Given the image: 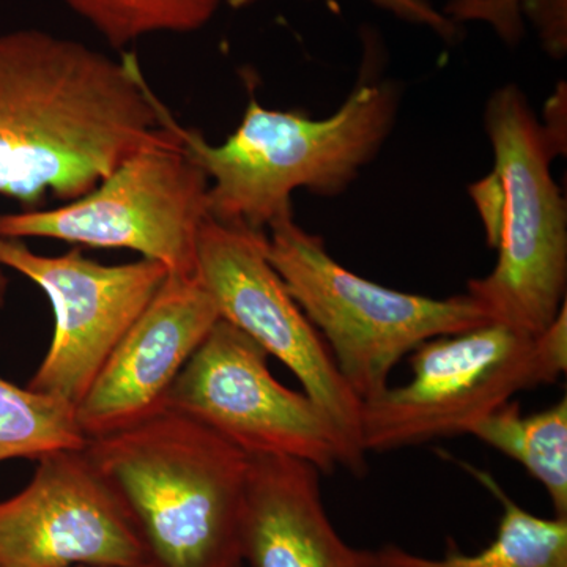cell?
Here are the masks:
<instances>
[{
	"instance_id": "14",
	"label": "cell",
	"mask_w": 567,
	"mask_h": 567,
	"mask_svg": "<svg viewBox=\"0 0 567 567\" xmlns=\"http://www.w3.org/2000/svg\"><path fill=\"white\" fill-rule=\"evenodd\" d=\"M465 468L503 507L494 540L473 555L451 543L440 558L385 544L374 550L375 567H567V517L535 516L517 505L488 473L470 465Z\"/></svg>"
},
{
	"instance_id": "12",
	"label": "cell",
	"mask_w": 567,
	"mask_h": 567,
	"mask_svg": "<svg viewBox=\"0 0 567 567\" xmlns=\"http://www.w3.org/2000/svg\"><path fill=\"white\" fill-rule=\"evenodd\" d=\"M219 319L196 275L167 274L76 406L85 439L162 412L175 379Z\"/></svg>"
},
{
	"instance_id": "11",
	"label": "cell",
	"mask_w": 567,
	"mask_h": 567,
	"mask_svg": "<svg viewBox=\"0 0 567 567\" xmlns=\"http://www.w3.org/2000/svg\"><path fill=\"white\" fill-rule=\"evenodd\" d=\"M148 555L121 496L82 450L52 451L0 502V567H140Z\"/></svg>"
},
{
	"instance_id": "19",
	"label": "cell",
	"mask_w": 567,
	"mask_h": 567,
	"mask_svg": "<svg viewBox=\"0 0 567 567\" xmlns=\"http://www.w3.org/2000/svg\"><path fill=\"white\" fill-rule=\"evenodd\" d=\"M522 20L527 17L535 25L544 50L554 59L567 51V0H518Z\"/></svg>"
},
{
	"instance_id": "8",
	"label": "cell",
	"mask_w": 567,
	"mask_h": 567,
	"mask_svg": "<svg viewBox=\"0 0 567 567\" xmlns=\"http://www.w3.org/2000/svg\"><path fill=\"white\" fill-rule=\"evenodd\" d=\"M164 409L193 417L248 456L300 458L358 476L344 439L308 394L279 383L268 353L219 319L175 379Z\"/></svg>"
},
{
	"instance_id": "6",
	"label": "cell",
	"mask_w": 567,
	"mask_h": 567,
	"mask_svg": "<svg viewBox=\"0 0 567 567\" xmlns=\"http://www.w3.org/2000/svg\"><path fill=\"white\" fill-rule=\"evenodd\" d=\"M166 128V140L123 159L84 196L50 210L0 213V237L132 249L169 274L196 275L208 178Z\"/></svg>"
},
{
	"instance_id": "5",
	"label": "cell",
	"mask_w": 567,
	"mask_h": 567,
	"mask_svg": "<svg viewBox=\"0 0 567 567\" xmlns=\"http://www.w3.org/2000/svg\"><path fill=\"white\" fill-rule=\"evenodd\" d=\"M267 256L361 402L385 391L395 365L417 346L492 322L468 295L435 300L347 270L293 213L268 227Z\"/></svg>"
},
{
	"instance_id": "16",
	"label": "cell",
	"mask_w": 567,
	"mask_h": 567,
	"mask_svg": "<svg viewBox=\"0 0 567 567\" xmlns=\"http://www.w3.org/2000/svg\"><path fill=\"white\" fill-rule=\"evenodd\" d=\"M87 443L76 410L61 399L0 379V462L37 458Z\"/></svg>"
},
{
	"instance_id": "22",
	"label": "cell",
	"mask_w": 567,
	"mask_h": 567,
	"mask_svg": "<svg viewBox=\"0 0 567 567\" xmlns=\"http://www.w3.org/2000/svg\"><path fill=\"white\" fill-rule=\"evenodd\" d=\"M7 292H9V281H7L2 267H0V308L6 305Z\"/></svg>"
},
{
	"instance_id": "21",
	"label": "cell",
	"mask_w": 567,
	"mask_h": 567,
	"mask_svg": "<svg viewBox=\"0 0 567 567\" xmlns=\"http://www.w3.org/2000/svg\"><path fill=\"white\" fill-rule=\"evenodd\" d=\"M547 123L543 126L544 136L550 145L554 156L566 152V132L561 122L566 123V85L561 84L557 93L548 100L546 111Z\"/></svg>"
},
{
	"instance_id": "18",
	"label": "cell",
	"mask_w": 567,
	"mask_h": 567,
	"mask_svg": "<svg viewBox=\"0 0 567 567\" xmlns=\"http://www.w3.org/2000/svg\"><path fill=\"white\" fill-rule=\"evenodd\" d=\"M447 10L456 21L488 22L509 44L517 43L524 32L518 0H451Z\"/></svg>"
},
{
	"instance_id": "13",
	"label": "cell",
	"mask_w": 567,
	"mask_h": 567,
	"mask_svg": "<svg viewBox=\"0 0 567 567\" xmlns=\"http://www.w3.org/2000/svg\"><path fill=\"white\" fill-rule=\"evenodd\" d=\"M249 457L244 561L251 567H375L374 550L350 546L331 524L317 466L286 456Z\"/></svg>"
},
{
	"instance_id": "20",
	"label": "cell",
	"mask_w": 567,
	"mask_h": 567,
	"mask_svg": "<svg viewBox=\"0 0 567 567\" xmlns=\"http://www.w3.org/2000/svg\"><path fill=\"white\" fill-rule=\"evenodd\" d=\"M257 2L260 0H226L233 9H245ZM371 2L401 20L431 29L443 40L456 41L461 37L457 22L446 17L443 11L436 10L429 0H371Z\"/></svg>"
},
{
	"instance_id": "3",
	"label": "cell",
	"mask_w": 567,
	"mask_h": 567,
	"mask_svg": "<svg viewBox=\"0 0 567 567\" xmlns=\"http://www.w3.org/2000/svg\"><path fill=\"white\" fill-rule=\"evenodd\" d=\"M85 453L121 496L153 567H241L249 457L193 417L164 409Z\"/></svg>"
},
{
	"instance_id": "10",
	"label": "cell",
	"mask_w": 567,
	"mask_h": 567,
	"mask_svg": "<svg viewBox=\"0 0 567 567\" xmlns=\"http://www.w3.org/2000/svg\"><path fill=\"white\" fill-rule=\"evenodd\" d=\"M0 267L35 282L54 311V336L29 390L74 410L169 274L155 260L103 265L80 249L40 256L24 241L2 237Z\"/></svg>"
},
{
	"instance_id": "4",
	"label": "cell",
	"mask_w": 567,
	"mask_h": 567,
	"mask_svg": "<svg viewBox=\"0 0 567 567\" xmlns=\"http://www.w3.org/2000/svg\"><path fill=\"white\" fill-rule=\"evenodd\" d=\"M484 128L494 173L472 194L498 259L491 274L468 282L466 295L492 322L536 336L566 303V200L551 177L554 153L522 89L507 84L488 96Z\"/></svg>"
},
{
	"instance_id": "9",
	"label": "cell",
	"mask_w": 567,
	"mask_h": 567,
	"mask_svg": "<svg viewBox=\"0 0 567 567\" xmlns=\"http://www.w3.org/2000/svg\"><path fill=\"white\" fill-rule=\"evenodd\" d=\"M196 276L219 317L278 358L327 412L357 466L368 470L361 442L363 402L347 385L322 336L287 290L267 256V233L208 218L197 241Z\"/></svg>"
},
{
	"instance_id": "1",
	"label": "cell",
	"mask_w": 567,
	"mask_h": 567,
	"mask_svg": "<svg viewBox=\"0 0 567 567\" xmlns=\"http://www.w3.org/2000/svg\"><path fill=\"white\" fill-rule=\"evenodd\" d=\"M136 55L41 29L0 33V194L35 210L78 199L171 132Z\"/></svg>"
},
{
	"instance_id": "17",
	"label": "cell",
	"mask_w": 567,
	"mask_h": 567,
	"mask_svg": "<svg viewBox=\"0 0 567 567\" xmlns=\"http://www.w3.org/2000/svg\"><path fill=\"white\" fill-rule=\"evenodd\" d=\"M107 43L123 48L152 33H188L207 25L226 0H63Z\"/></svg>"
},
{
	"instance_id": "2",
	"label": "cell",
	"mask_w": 567,
	"mask_h": 567,
	"mask_svg": "<svg viewBox=\"0 0 567 567\" xmlns=\"http://www.w3.org/2000/svg\"><path fill=\"white\" fill-rule=\"evenodd\" d=\"M399 95L394 82H361L330 117L268 110L249 100L244 118L223 144L175 121L162 102L159 122L208 178V215L230 226L264 230L293 213L297 189L338 196L374 162L393 132Z\"/></svg>"
},
{
	"instance_id": "7",
	"label": "cell",
	"mask_w": 567,
	"mask_h": 567,
	"mask_svg": "<svg viewBox=\"0 0 567 567\" xmlns=\"http://www.w3.org/2000/svg\"><path fill=\"white\" fill-rule=\"evenodd\" d=\"M412 379L363 402L365 453H386L470 434L518 391L557 382L540 358L536 336L491 322L436 336L410 357Z\"/></svg>"
},
{
	"instance_id": "23",
	"label": "cell",
	"mask_w": 567,
	"mask_h": 567,
	"mask_svg": "<svg viewBox=\"0 0 567 567\" xmlns=\"http://www.w3.org/2000/svg\"><path fill=\"white\" fill-rule=\"evenodd\" d=\"M76 567H104V566H76ZM140 567H153L151 565L140 566Z\"/></svg>"
},
{
	"instance_id": "15",
	"label": "cell",
	"mask_w": 567,
	"mask_h": 567,
	"mask_svg": "<svg viewBox=\"0 0 567 567\" xmlns=\"http://www.w3.org/2000/svg\"><path fill=\"white\" fill-rule=\"evenodd\" d=\"M470 435L518 462L546 488L555 516L567 517V399L524 415L506 402L473 425Z\"/></svg>"
}]
</instances>
